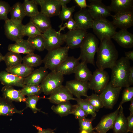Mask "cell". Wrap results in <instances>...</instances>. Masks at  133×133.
Here are the masks:
<instances>
[{
  "label": "cell",
  "instance_id": "cell-1",
  "mask_svg": "<svg viewBox=\"0 0 133 133\" xmlns=\"http://www.w3.org/2000/svg\"><path fill=\"white\" fill-rule=\"evenodd\" d=\"M100 41L97 52L96 65L101 70L111 69L118 60V52L111 39L105 38Z\"/></svg>",
  "mask_w": 133,
  "mask_h": 133
},
{
  "label": "cell",
  "instance_id": "cell-2",
  "mask_svg": "<svg viewBox=\"0 0 133 133\" xmlns=\"http://www.w3.org/2000/svg\"><path fill=\"white\" fill-rule=\"evenodd\" d=\"M131 66L130 61L125 57H122L117 60L111 69L110 82L113 87L125 88L130 86L128 76Z\"/></svg>",
  "mask_w": 133,
  "mask_h": 133
},
{
  "label": "cell",
  "instance_id": "cell-3",
  "mask_svg": "<svg viewBox=\"0 0 133 133\" xmlns=\"http://www.w3.org/2000/svg\"><path fill=\"white\" fill-rule=\"evenodd\" d=\"M99 41L95 35L87 33L80 48L79 58L81 62L95 66V56L99 47Z\"/></svg>",
  "mask_w": 133,
  "mask_h": 133
},
{
  "label": "cell",
  "instance_id": "cell-4",
  "mask_svg": "<svg viewBox=\"0 0 133 133\" xmlns=\"http://www.w3.org/2000/svg\"><path fill=\"white\" fill-rule=\"evenodd\" d=\"M69 49L66 46L48 51L43 59L44 66L51 71H57L58 66L68 56Z\"/></svg>",
  "mask_w": 133,
  "mask_h": 133
},
{
  "label": "cell",
  "instance_id": "cell-5",
  "mask_svg": "<svg viewBox=\"0 0 133 133\" xmlns=\"http://www.w3.org/2000/svg\"><path fill=\"white\" fill-rule=\"evenodd\" d=\"M92 28L100 41L105 38L111 39L116 32V28L106 18L94 20Z\"/></svg>",
  "mask_w": 133,
  "mask_h": 133
},
{
  "label": "cell",
  "instance_id": "cell-6",
  "mask_svg": "<svg viewBox=\"0 0 133 133\" xmlns=\"http://www.w3.org/2000/svg\"><path fill=\"white\" fill-rule=\"evenodd\" d=\"M64 75L57 71H52L48 73L40 84L42 92L45 95H50L62 85Z\"/></svg>",
  "mask_w": 133,
  "mask_h": 133
},
{
  "label": "cell",
  "instance_id": "cell-7",
  "mask_svg": "<svg viewBox=\"0 0 133 133\" xmlns=\"http://www.w3.org/2000/svg\"><path fill=\"white\" fill-rule=\"evenodd\" d=\"M120 87H114L109 82L99 95L104 107L112 109L116 102L122 90Z\"/></svg>",
  "mask_w": 133,
  "mask_h": 133
},
{
  "label": "cell",
  "instance_id": "cell-8",
  "mask_svg": "<svg viewBox=\"0 0 133 133\" xmlns=\"http://www.w3.org/2000/svg\"><path fill=\"white\" fill-rule=\"evenodd\" d=\"M110 78L108 72L104 70L96 69L93 72L88 82L89 89L100 94L109 82Z\"/></svg>",
  "mask_w": 133,
  "mask_h": 133
},
{
  "label": "cell",
  "instance_id": "cell-9",
  "mask_svg": "<svg viewBox=\"0 0 133 133\" xmlns=\"http://www.w3.org/2000/svg\"><path fill=\"white\" fill-rule=\"evenodd\" d=\"M51 27L42 33L45 49L48 51L61 46L65 42V34Z\"/></svg>",
  "mask_w": 133,
  "mask_h": 133
},
{
  "label": "cell",
  "instance_id": "cell-10",
  "mask_svg": "<svg viewBox=\"0 0 133 133\" xmlns=\"http://www.w3.org/2000/svg\"><path fill=\"white\" fill-rule=\"evenodd\" d=\"M24 25L8 19L5 21L4 33L6 37L10 40L17 42L24 37L23 34Z\"/></svg>",
  "mask_w": 133,
  "mask_h": 133
},
{
  "label": "cell",
  "instance_id": "cell-11",
  "mask_svg": "<svg viewBox=\"0 0 133 133\" xmlns=\"http://www.w3.org/2000/svg\"><path fill=\"white\" fill-rule=\"evenodd\" d=\"M88 10L94 20L106 18L111 16L108 6L104 4L101 0H89Z\"/></svg>",
  "mask_w": 133,
  "mask_h": 133
},
{
  "label": "cell",
  "instance_id": "cell-12",
  "mask_svg": "<svg viewBox=\"0 0 133 133\" xmlns=\"http://www.w3.org/2000/svg\"><path fill=\"white\" fill-rule=\"evenodd\" d=\"M87 33L86 30L77 29L65 34V42L69 48H80Z\"/></svg>",
  "mask_w": 133,
  "mask_h": 133
},
{
  "label": "cell",
  "instance_id": "cell-13",
  "mask_svg": "<svg viewBox=\"0 0 133 133\" xmlns=\"http://www.w3.org/2000/svg\"><path fill=\"white\" fill-rule=\"evenodd\" d=\"M38 5H40V12L50 18L58 16L61 6L57 0H35Z\"/></svg>",
  "mask_w": 133,
  "mask_h": 133
},
{
  "label": "cell",
  "instance_id": "cell-14",
  "mask_svg": "<svg viewBox=\"0 0 133 133\" xmlns=\"http://www.w3.org/2000/svg\"><path fill=\"white\" fill-rule=\"evenodd\" d=\"M65 86L76 98H81L82 96H88L87 92L89 89L88 82L75 79L67 81Z\"/></svg>",
  "mask_w": 133,
  "mask_h": 133
},
{
  "label": "cell",
  "instance_id": "cell-15",
  "mask_svg": "<svg viewBox=\"0 0 133 133\" xmlns=\"http://www.w3.org/2000/svg\"><path fill=\"white\" fill-rule=\"evenodd\" d=\"M77 29L85 30L92 28L94 20L87 8L81 9L74 15Z\"/></svg>",
  "mask_w": 133,
  "mask_h": 133
},
{
  "label": "cell",
  "instance_id": "cell-16",
  "mask_svg": "<svg viewBox=\"0 0 133 133\" xmlns=\"http://www.w3.org/2000/svg\"><path fill=\"white\" fill-rule=\"evenodd\" d=\"M47 99L51 103L57 105L75 99L66 87L63 85L52 92Z\"/></svg>",
  "mask_w": 133,
  "mask_h": 133
},
{
  "label": "cell",
  "instance_id": "cell-17",
  "mask_svg": "<svg viewBox=\"0 0 133 133\" xmlns=\"http://www.w3.org/2000/svg\"><path fill=\"white\" fill-rule=\"evenodd\" d=\"M112 22L117 28L127 29L133 25V12L115 14L111 15Z\"/></svg>",
  "mask_w": 133,
  "mask_h": 133
},
{
  "label": "cell",
  "instance_id": "cell-18",
  "mask_svg": "<svg viewBox=\"0 0 133 133\" xmlns=\"http://www.w3.org/2000/svg\"><path fill=\"white\" fill-rule=\"evenodd\" d=\"M119 110L117 109L115 111L103 116L97 125L93 128L94 130L98 133H106L112 129Z\"/></svg>",
  "mask_w": 133,
  "mask_h": 133
},
{
  "label": "cell",
  "instance_id": "cell-19",
  "mask_svg": "<svg viewBox=\"0 0 133 133\" xmlns=\"http://www.w3.org/2000/svg\"><path fill=\"white\" fill-rule=\"evenodd\" d=\"M112 38L124 48L131 49L133 47V34L127 29H121L116 32Z\"/></svg>",
  "mask_w": 133,
  "mask_h": 133
},
{
  "label": "cell",
  "instance_id": "cell-20",
  "mask_svg": "<svg viewBox=\"0 0 133 133\" xmlns=\"http://www.w3.org/2000/svg\"><path fill=\"white\" fill-rule=\"evenodd\" d=\"M24 79L6 71L0 72V82L5 86H15L23 88L25 85L23 83Z\"/></svg>",
  "mask_w": 133,
  "mask_h": 133
},
{
  "label": "cell",
  "instance_id": "cell-21",
  "mask_svg": "<svg viewBox=\"0 0 133 133\" xmlns=\"http://www.w3.org/2000/svg\"><path fill=\"white\" fill-rule=\"evenodd\" d=\"M108 7L115 14L133 12V0H112Z\"/></svg>",
  "mask_w": 133,
  "mask_h": 133
},
{
  "label": "cell",
  "instance_id": "cell-22",
  "mask_svg": "<svg viewBox=\"0 0 133 133\" xmlns=\"http://www.w3.org/2000/svg\"><path fill=\"white\" fill-rule=\"evenodd\" d=\"M44 66L34 70L29 76L24 78V84L34 85L40 84L48 73Z\"/></svg>",
  "mask_w": 133,
  "mask_h": 133
},
{
  "label": "cell",
  "instance_id": "cell-23",
  "mask_svg": "<svg viewBox=\"0 0 133 133\" xmlns=\"http://www.w3.org/2000/svg\"><path fill=\"white\" fill-rule=\"evenodd\" d=\"M80 60L79 57L76 58L73 56H68L58 66L57 71L64 75L74 73L80 63Z\"/></svg>",
  "mask_w": 133,
  "mask_h": 133
},
{
  "label": "cell",
  "instance_id": "cell-24",
  "mask_svg": "<svg viewBox=\"0 0 133 133\" xmlns=\"http://www.w3.org/2000/svg\"><path fill=\"white\" fill-rule=\"evenodd\" d=\"M1 91L3 97L9 101L18 102L26 101V98L20 90L16 89L13 86H4Z\"/></svg>",
  "mask_w": 133,
  "mask_h": 133
},
{
  "label": "cell",
  "instance_id": "cell-25",
  "mask_svg": "<svg viewBox=\"0 0 133 133\" xmlns=\"http://www.w3.org/2000/svg\"><path fill=\"white\" fill-rule=\"evenodd\" d=\"M8 49L9 51L26 54L34 52V51L27 40L23 38L14 44H9Z\"/></svg>",
  "mask_w": 133,
  "mask_h": 133
},
{
  "label": "cell",
  "instance_id": "cell-26",
  "mask_svg": "<svg viewBox=\"0 0 133 133\" xmlns=\"http://www.w3.org/2000/svg\"><path fill=\"white\" fill-rule=\"evenodd\" d=\"M42 33L52 27L50 18L40 12L30 18V21Z\"/></svg>",
  "mask_w": 133,
  "mask_h": 133
},
{
  "label": "cell",
  "instance_id": "cell-27",
  "mask_svg": "<svg viewBox=\"0 0 133 133\" xmlns=\"http://www.w3.org/2000/svg\"><path fill=\"white\" fill-rule=\"evenodd\" d=\"M23 110H17L12 102L0 97V116H11L17 113L23 115Z\"/></svg>",
  "mask_w": 133,
  "mask_h": 133
},
{
  "label": "cell",
  "instance_id": "cell-28",
  "mask_svg": "<svg viewBox=\"0 0 133 133\" xmlns=\"http://www.w3.org/2000/svg\"><path fill=\"white\" fill-rule=\"evenodd\" d=\"M127 120L123 107L120 108L113 128V133H128Z\"/></svg>",
  "mask_w": 133,
  "mask_h": 133
},
{
  "label": "cell",
  "instance_id": "cell-29",
  "mask_svg": "<svg viewBox=\"0 0 133 133\" xmlns=\"http://www.w3.org/2000/svg\"><path fill=\"white\" fill-rule=\"evenodd\" d=\"M74 73L75 79L85 82H88L92 74L88 68L87 64L81 62L77 66Z\"/></svg>",
  "mask_w": 133,
  "mask_h": 133
},
{
  "label": "cell",
  "instance_id": "cell-30",
  "mask_svg": "<svg viewBox=\"0 0 133 133\" xmlns=\"http://www.w3.org/2000/svg\"><path fill=\"white\" fill-rule=\"evenodd\" d=\"M12 20L15 22L22 23V21L26 14L22 3L17 2L11 7L10 12Z\"/></svg>",
  "mask_w": 133,
  "mask_h": 133
},
{
  "label": "cell",
  "instance_id": "cell-31",
  "mask_svg": "<svg viewBox=\"0 0 133 133\" xmlns=\"http://www.w3.org/2000/svg\"><path fill=\"white\" fill-rule=\"evenodd\" d=\"M34 70L33 67L28 66L22 63L11 68H6V71L17 76L25 78Z\"/></svg>",
  "mask_w": 133,
  "mask_h": 133
},
{
  "label": "cell",
  "instance_id": "cell-32",
  "mask_svg": "<svg viewBox=\"0 0 133 133\" xmlns=\"http://www.w3.org/2000/svg\"><path fill=\"white\" fill-rule=\"evenodd\" d=\"M22 59L20 54L9 51L4 56L3 61L7 68H11L21 63Z\"/></svg>",
  "mask_w": 133,
  "mask_h": 133
},
{
  "label": "cell",
  "instance_id": "cell-33",
  "mask_svg": "<svg viewBox=\"0 0 133 133\" xmlns=\"http://www.w3.org/2000/svg\"><path fill=\"white\" fill-rule=\"evenodd\" d=\"M72 105L69 101L60 103L57 105H52L51 109L55 113L61 117L67 116L70 114Z\"/></svg>",
  "mask_w": 133,
  "mask_h": 133
},
{
  "label": "cell",
  "instance_id": "cell-34",
  "mask_svg": "<svg viewBox=\"0 0 133 133\" xmlns=\"http://www.w3.org/2000/svg\"><path fill=\"white\" fill-rule=\"evenodd\" d=\"M22 62L28 66L34 68L41 65L43 63V59L39 55L33 52L24 56Z\"/></svg>",
  "mask_w": 133,
  "mask_h": 133
},
{
  "label": "cell",
  "instance_id": "cell-35",
  "mask_svg": "<svg viewBox=\"0 0 133 133\" xmlns=\"http://www.w3.org/2000/svg\"><path fill=\"white\" fill-rule=\"evenodd\" d=\"M22 4L26 16L31 17L36 16L39 12L38 5L35 0H25Z\"/></svg>",
  "mask_w": 133,
  "mask_h": 133
},
{
  "label": "cell",
  "instance_id": "cell-36",
  "mask_svg": "<svg viewBox=\"0 0 133 133\" xmlns=\"http://www.w3.org/2000/svg\"><path fill=\"white\" fill-rule=\"evenodd\" d=\"M27 40L34 50L42 51L45 49L44 40L42 34L28 37Z\"/></svg>",
  "mask_w": 133,
  "mask_h": 133
},
{
  "label": "cell",
  "instance_id": "cell-37",
  "mask_svg": "<svg viewBox=\"0 0 133 133\" xmlns=\"http://www.w3.org/2000/svg\"><path fill=\"white\" fill-rule=\"evenodd\" d=\"M22 94L25 96L39 95L42 92V89L40 84L25 85L20 90Z\"/></svg>",
  "mask_w": 133,
  "mask_h": 133
},
{
  "label": "cell",
  "instance_id": "cell-38",
  "mask_svg": "<svg viewBox=\"0 0 133 133\" xmlns=\"http://www.w3.org/2000/svg\"><path fill=\"white\" fill-rule=\"evenodd\" d=\"M23 34L24 36H26L28 37L42 34L38 28L30 21L25 25H24Z\"/></svg>",
  "mask_w": 133,
  "mask_h": 133
},
{
  "label": "cell",
  "instance_id": "cell-39",
  "mask_svg": "<svg viewBox=\"0 0 133 133\" xmlns=\"http://www.w3.org/2000/svg\"><path fill=\"white\" fill-rule=\"evenodd\" d=\"M78 105L80 107L88 114L95 117L97 113L92 105L85 99L81 98H75Z\"/></svg>",
  "mask_w": 133,
  "mask_h": 133
},
{
  "label": "cell",
  "instance_id": "cell-40",
  "mask_svg": "<svg viewBox=\"0 0 133 133\" xmlns=\"http://www.w3.org/2000/svg\"><path fill=\"white\" fill-rule=\"evenodd\" d=\"M93 107L96 112H98L104 107L102 102L99 94L93 93L85 99Z\"/></svg>",
  "mask_w": 133,
  "mask_h": 133
},
{
  "label": "cell",
  "instance_id": "cell-41",
  "mask_svg": "<svg viewBox=\"0 0 133 133\" xmlns=\"http://www.w3.org/2000/svg\"><path fill=\"white\" fill-rule=\"evenodd\" d=\"M43 98L39 95H34L28 96L26 98L25 102L26 103V107L25 108L29 107L32 110L34 113H36L38 111L42 112L44 114L45 112L42 111L41 109H39L36 107V105L38 101L40 99Z\"/></svg>",
  "mask_w": 133,
  "mask_h": 133
},
{
  "label": "cell",
  "instance_id": "cell-42",
  "mask_svg": "<svg viewBox=\"0 0 133 133\" xmlns=\"http://www.w3.org/2000/svg\"><path fill=\"white\" fill-rule=\"evenodd\" d=\"M95 117H92L90 118H84L79 119L80 130L81 131H85L90 133L93 131L92 125L93 120Z\"/></svg>",
  "mask_w": 133,
  "mask_h": 133
},
{
  "label": "cell",
  "instance_id": "cell-43",
  "mask_svg": "<svg viewBox=\"0 0 133 133\" xmlns=\"http://www.w3.org/2000/svg\"><path fill=\"white\" fill-rule=\"evenodd\" d=\"M76 6H74L70 7H67V6L61 7L62 9L58 16L62 22L72 18V14L75 10Z\"/></svg>",
  "mask_w": 133,
  "mask_h": 133
},
{
  "label": "cell",
  "instance_id": "cell-44",
  "mask_svg": "<svg viewBox=\"0 0 133 133\" xmlns=\"http://www.w3.org/2000/svg\"><path fill=\"white\" fill-rule=\"evenodd\" d=\"M133 98V87L130 86L125 88L123 91L122 100L117 109L119 110L124 103L130 101Z\"/></svg>",
  "mask_w": 133,
  "mask_h": 133
},
{
  "label": "cell",
  "instance_id": "cell-45",
  "mask_svg": "<svg viewBox=\"0 0 133 133\" xmlns=\"http://www.w3.org/2000/svg\"><path fill=\"white\" fill-rule=\"evenodd\" d=\"M11 7L8 2L0 0V20L5 21L8 19V15L10 12Z\"/></svg>",
  "mask_w": 133,
  "mask_h": 133
},
{
  "label": "cell",
  "instance_id": "cell-46",
  "mask_svg": "<svg viewBox=\"0 0 133 133\" xmlns=\"http://www.w3.org/2000/svg\"><path fill=\"white\" fill-rule=\"evenodd\" d=\"M70 114L74 115L76 119H79L85 118L88 114L77 104L72 105Z\"/></svg>",
  "mask_w": 133,
  "mask_h": 133
},
{
  "label": "cell",
  "instance_id": "cell-47",
  "mask_svg": "<svg viewBox=\"0 0 133 133\" xmlns=\"http://www.w3.org/2000/svg\"><path fill=\"white\" fill-rule=\"evenodd\" d=\"M59 27L60 28L59 31L61 32L62 30H64V29L66 28L69 31L72 30L77 29L75 21L72 18L67 21L64 24L63 27L60 25Z\"/></svg>",
  "mask_w": 133,
  "mask_h": 133
},
{
  "label": "cell",
  "instance_id": "cell-48",
  "mask_svg": "<svg viewBox=\"0 0 133 133\" xmlns=\"http://www.w3.org/2000/svg\"><path fill=\"white\" fill-rule=\"evenodd\" d=\"M127 132L133 133V114L130 115L127 117Z\"/></svg>",
  "mask_w": 133,
  "mask_h": 133
},
{
  "label": "cell",
  "instance_id": "cell-49",
  "mask_svg": "<svg viewBox=\"0 0 133 133\" xmlns=\"http://www.w3.org/2000/svg\"><path fill=\"white\" fill-rule=\"evenodd\" d=\"M33 125L38 130V132L37 133H55L54 131L55 130L56 128L54 129L50 128L45 129H42L38 126Z\"/></svg>",
  "mask_w": 133,
  "mask_h": 133
},
{
  "label": "cell",
  "instance_id": "cell-50",
  "mask_svg": "<svg viewBox=\"0 0 133 133\" xmlns=\"http://www.w3.org/2000/svg\"><path fill=\"white\" fill-rule=\"evenodd\" d=\"M128 81L129 85L133 84V67L131 66L128 76Z\"/></svg>",
  "mask_w": 133,
  "mask_h": 133
},
{
  "label": "cell",
  "instance_id": "cell-51",
  "mask_svg": "<svg viewBox=\"0 0 133 133\" xmlns=\"http://www.w3.org/2000/svg\"><path fill=\"white\" fill-rule=\"evenodd\" d=\"M74 1L81 9L86 8L88 7V5L87 4L86 0H74Z\"/></svg>",
  "mask_w": 133,
  "mask_h": 133
},
{
  "label": "cell",
  "instance_id": "cell-52",
  "mask_svg": "<svg viewBox=\"0 0 133 133\" xmlns=\"http://www.w3.org/2000/svg\"><path fill=\"white\" fill-rule=\"evenodd\" d=\"M125 57L129 60L133 61V50H132L127 52H125Z\"/></svg>",
  "mask_w": 133,
  "mask_h": 133
},
{
  "label": "cell",
  "instance_id": "cell-53",
  "mask_svg": "<svg viewBox=\"0 0 133 133\" xmlns=\"http://www.w3.org/2000/svg\"><path fill=\"white\" fill-rule=\"evenodd\" d=\"M59 4L61 7L66 6V4L70 2L71 1L70 0H57Z\"/></svg>",
  "mask_w": 133,
  "mask_h": 133
},
{
  "label": "cell",
  "instance_id": "cell-54",
  "mask_svg": "<svg viewBox=\"0 0 133 133\" xmlns=\"http://www.w3.org/2000/svg\"><path fill=\"white\" fill-rule=\"evenodd\" d=\"M129 109L130 112V115L133 114V98L131 100Z\"/></svg>",
  "mask_w": 133,
  "mask_h": 133
},
{
  "label": "cell",
  "instance_id": "cell-55",
  "mask_svg": "<svg viewBox=\"0 0 133 133\" xmlns=\"http://www.w3.org/2000/svg\"><path fill=\"white\" fill-rule=\"evenodd\" d=\"M4 56L0 52V63L2 61H3Z\"/></svg>",
  "mask_w": 133,
  "mask_h": 133
},
{
  "label": "cell",
  "instance_id": "cell-56",
  "mask_svg": "<svg viewBox=\"0 0 133 133\" xmlns=\"http://www.w3.org/2000/svg\"><path fill=\"white\" fill-rule=\"evenodd\" d=\"M90 133H98L97 132H95L93 131Z\"/></svg>",
  "mask_w": 133,
  "mask_h": 133
},
{
  "label": "cell",
  "instance_id": "cell-57",
  "mask_svg": "<svg viewBox=\"0 0 133 133\" xmlns=\"http://www.w3.org/2000/svg\"></svg>",
  "mask_w": 133,
  "mask_h": 133
}]
</instances>
